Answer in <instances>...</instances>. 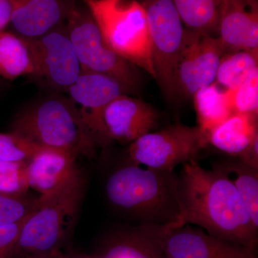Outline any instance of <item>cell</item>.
<instances>
[{
	"label": "cell",
	"instance_id": "1",
	"mask_svg": "<svg viewBox=\"0 0 258 258\" xmlns=\"http://www.w3.org/2000/svg\"><path fill=\"white\" fill-rule=\"evenodd\" d=\"M179 219L209 235L256 251L258 227L234 184L220 171L204 169L196 161L183 164L178 174Z\"/></svg>",
	"mask_w": 258,
	"mask_h": 258
},
{
	"label": "cell",
	"instance_id": "2",
	"mask_svg": "<svg viewBox=\"0 0 258 258\" xmlns=\"http://www.w3.org/2000/svg\"><path fill=\"white\" fill-rule=\"evenodd\" d=\"M178 174L142 167L126 160L105 186L111 206L139 224H176L179 219Z\"/></svg>",
	"mask_w": 258,
	"mask_h": 258
},
{
	"label": "cell",
	"instance_id": "3",
	"mask_svg": "<svg viewBox=\"0 0 258 258\" xmlns=\"http://www.w3.org/2000/svg\"><path fill=\"white\" fill-rule=\"evenodd\" d=\"M11 132L40 147L92 157L98 145L76 103L52 94L34 102L15 115Z\"/></svg>",
	"mask_w": 258,
	"mask_h": 258
},
{
	"label": "cell",
	"instance_id": "4",
	"mask_svg": "<svg viewBox=\"0 0 258 258\" xmlns=\"http://www.w3.org/2000/svg\"><path fill=\"white\" fill-rule=\"evenodd\" d=\"M86 181L78 170L39 205L22 227L13 258H32L60 251L76 222Z\"/></svg>",
	"mask_w": 258,
	"mask_h": 258
},
{
	"label": "cell",
	"instance_id": "5",
	"mask_svg": "<svg viewBox=\"0 0 258 258\" xmlns=\"http://www.w3.org/2000/svg\"><path fill=\"white\" fill-rule=\"evenodd\" d=\"M107 47L156 80L145 10L139 0H83Z\"/></svg>",
	"mask_w": 258,
	"mask_h": 258
},
{
	"label": "cell",
	"instance_id": "6",
	"mask_svg": "<svg viewBox=\"0 0 258 258\" xmlns=\"http://www.w3.org/2000/svg\"><path fill=\"white\" fill-rule=\"evenodd\" d=\"M66 23L81 71L111 76L129 94H135L140 84L138 70L106 46L96 21L85 5L77 4Z\"/></svg>",
	"mask_w": 258,
	"mask_h": 258
},
{
	"label": "cell",
	"instance_id": "7",
	"mask_svg": "<svg viewBox=\"0 0 258 258\" xmlns=\"http://www.w3.org/2000/svg\"><path fill=\"white\" fill-rule=\"evenodd\" d=\"M208 145V134L198 125L174 123L129 144L126 160L152 169L174 171L181 164L196 161Z\"/></svg>",
	"mask_w": 258,
	"mask_h": 258
},
{
	"label": "cell",
	"instance_id": "8",
	"mask_svg": "<svg viewBox=\"0 0 258 258\" xmlns=\"http://www.w3.org/2000/svg\"><path fill=\"white\" fill-rule=\"evenodd\" d=\"M149 24L156 80L169 99H175V73L186 29L172 0H141Z\"/></svg>",
	"mask_w": 258,
	"mask_h": 258
},
{
	"label": "cell",
	"instance_id": "9",
	"mask_svg": "<svg viewBox=\"0 0 258 258\" xmlns=\"http://www.w3.org/2000/svg\"><path fill=\"white\" fill-rule=\"evenodd\" d=\"M225 53L218 37L186 29L176 69V98H191L199 90L215 83L219 64Z\"/></svg>",
	"mask_w": 258,
	"mask_h": 258
},
{
	"label": "cell",
	"instance_id": "10",
	"mask_svg": "<svg viewBox=\"0 0 258 258\" xmlns=\"http://www.w3.org/2000/svg\"><path fill=\"white\" fill-rule=\"evenodd\" d=\"M35 62V78L45 79L49 87L67 93L81 71V64L62 23L45 35L27 39Z\"/></svg>",
	"mask_w": 258,
	"mask_h": 258
},
{
	"label": "cell",
	"instance_id": "11",
	"mask_svg": "<svg viewBox=\"0 0 258 258\" xmlns=\"http://www.w3.org/2000/svg\"><path fill=\"white\" fill-rule=\"evenodd\" d=\"M155 235L166 258H257L256 251L189 224L157 225Z\"/></svg>",
	"mask_w": 258,
	"mask_h": 258
},
{
	"label": "cell",
	"instance_id": "12",
	"mask_svg": "<svg viewBox=\"0 0 258 258\" xmlns=\"http://www.w3.org/2000/svg\"><path fill=\"white\" fill-rule=\"evenodd\" d=\"M67 93L75 103L81 106L79 110L83 119L98 145L107 144L102 127V112L115 98L128 95L126 89L111 76L81 71Z\"/></svg>",
	"mask_w": 258,
	"mask_h": 258
},
{
	"label": "cell",
	"instance_id": "13",
	"mask_svg": "<svg viewBox=\"0 0 258 258\" xmlns=\"http://www.w3.org/2000/svg\"><path fill=\"white\" fill-rule=\"evenodd\" d=\"M106 142L130 144L157 127L158 113L149 103L124 94L110 102L102 112Z\"/></svg>",
	"mask_w": 258,
	"mask_h": 258
},
{
	"label": "cell",
	"instance_id": "14",
	"mask_svg": "<svg viewBox=\"0 0 258 258\" xmlns=\"http://www.w3.org/2000/svg\"><path fill=\"white\" fill-rule=\"evenodd\" d=\"M218 38L226 52L258 50L257 0H219Z\"/></svg>",
	"mask_w": 258,
	"mask_h": 258
},
{
	"label": "cell",
	"instance_id": "15",
	"mask_svg": "<svg viewBox=\"0 0 258 258\" xmlns=\"http://www.w3.org/2000/svg\"><path fill=\"white\" fill-rule=\"evenodd\" d=\"M11 24L15 33L35 39L64 23L77 0H10Z\"/></svg>",
	"mask_w": 258,
	"mask_h": 258
},
{
	"label": "cell",
	"instance_id": "16",
	"mask_svg": "<svg viewBox=\"0 0 258 258\" xmlns=\"http://www.w3.org/2000/svg\"><path fill=\"white\" fill-rule=\"evenodd\" d=\"M77 157L63 151L42 148L27 162L29 189L47 196L66 184L79 169Z\"/></svg>",
	"mask_w": 258,
	"mask_h": 258
},
{
	"label": "cell",
	"instance_id": "17",
	"mask_svg": "<svg viewBox=\"0 0 258 258\" xmlns=\"http://www.w3.org/2000/svg\"><path fill=\"white\" fill-rule=\"evenodd\" d=\"M156 225L139 224L112 232L96 258H166L156 239Z\"/></svg>",
	"mask_w": 258,
	"mask_h": 258
},
{
	"label": "cell",
	"instance_id": "18",
	"mask_svg": "<svg viewBox=\"0 0 258 258\" xmlns=\"http://www.w3.org/2000/svg\"><path fill=\"white\" fill-rule=\"evenodd\" d=\"M207 134L208 144L226 156L240 159L258 137L257 117L233 113Z\"/></svg>",
	"mask_w": 258,
	"mask_h": 258
},
{
	"label": "cell",
	"instance_id": "19",
	"mask_svg": "<svg viewBox=\"0 0 258 258\" xmlns=\"http://www.w3.org/2000/svg\"><path fill=\"white\" fill-rule=\"evenodd\" d=\"M212 169L225 174L243 200L254 225L258 227V169L237 158L226 156L212 161Z\"/></svg>",
	"mask_w": 258,
	"mask_h": 258
},
{
	"label": "cell",
	"instance_id": "20",
	"mask_svg": "<svg viewBox=\"0 0 258 258\" xmlns=\"http://www.w3.org/2000/svg\"><path fill=\"white\" fill-rule=\"evenodd\" d=\"M33 56L26 39L14 32L0 31V79L14 81L35 76Z\"/></svg>",
	"mask_w": 258,
	"mask_h": 258
},
{
	"label": "cell",
	"instance_id": "21",
	"mask_svg": "<svg viewBox=\"0 0 258 258\" xmlns=\"http://www.w3.org/2000/svg\"><path fill=\"white\" fill-rule=\"evenodd\" d=\"M192 98L198 126L206 133L234 113L228 91L216 82L199 90Z\"/></svg>",
	"mask_w": 258,
	"mask_h": 258
},
{
	"label": "cell",
	"instance_id": "22",
	"mask_svg": "<svg viewBox=\"0 0 258 258\" xmlns=\"http://www.w3.org/2000/svg\"><path fill=\"white\" fill-rule=\"evenodd\" d=\"M183 24L188 30L213 36L218 34L219 0H172Z\"/></svg>",
	"mask_w": 258,
	"mask_h": 258
},
{
	"label": "cell",
	"instance_id": "23",
	"mask_svg": "<svg viewBox=\"0 0 258 258\" xmlns=\"http://www.w3.org/2000/svg\"><path fill=\"white\" fill-rule=\"evenodd\" d=\"M258 50H239L222 56L215 82L225 90L238 87L258 70Z\"/></svg>",
	"mask_w": 258,
	"mask_h": 258
},
{
	"label": "cell",
	"instance_id": "24",
	"mask_svg": "<svg viewBox=\"0 0 258 258\" xmlns=\"http://www.w3.org/2000/svg\"><path fill=\"white\" fill-rule=\"evenodd\" d=\"M38 198L26 194L13 195L0 193V225H11L22 221L36 210Z\"/></svg>",
	"mask_w": 258,
	"mask_h": 258
},
{
	"label": "cell",
	"instance_id": "25",
	"mask_svg": "<svg viewBox=\"0 0 258 258\" xmlns=\"http://www.w3.org/2000/svg\"><path fill=\"white\" fill-rule=\"evenodd\" d=\"M41 149L42 147L14 132L0 133V161L28 162Z\"/></svg>",
	"mask_w": 258,
	"mask_h": 258
},
{
	"label": "cell",
	"instance_id": "26",
	"mask_svg": "<svg viewBox=\"0 0 258 258\" xmlns=\"http://www.w3.org/2000/svg\"><path fill=\"white\" fill-rule=\"evenodd\" d=\"M227 91L234 113L257 117L258 70L238 87Z\"/></svg>",
	"mask_w": 258,
	"mask_h": 258
},
{
	"label": "cell",
	"instance_id": "27",
	"mask_svg": "<svg viewBox=\"0 0 258 258\" xmlns=\"http://www.w3.org/2000/svg\"><path fill=\"white\" fill-rule=\"evenodd\" d=\"M27 162L0 161V193L13 195L28 194Z\"/></svg>",
	"mask_w": 258,
	"mask_h": 258
},
{
	"label": "cell",
	"instance_id": "28",
	"mask_svg": "<svg viewBox=\"0 0 258 258\" xmlns=\"http://www.w3.org/2000/svg\"><path fill=\"white\" fill-rule=\"evenodd\" d=\"M30 215L18 223L0 225V258H13L22 227Z\"/></svg>",
	"mask_w": 258,
	"mask_h": 258
},
{
	"label": "cell",
	"instance_id": "29",
	"mask_svg": "<svg viewBox=\"0 0 258 258\" xmlns=\"http://www.w3.org/2000/svg\"><path fill=\"white\" fill-rule=\"evenodd\" d=\"M13 5L10 0H0V31L5 30L11 21Z\"/></svg>",
	"mask_w": 258,
	"mask_h": 258
},
{
	"label": "cell",
	"instance_id": "30",
	"mask_svg": "<svg viewBox=\"0 0 258 258\" xmlns=\"http://www.w3.org/2000/svg\"><path fill=\"white\" fill-rule=\"evenodd\" d=\"M32 258H64V256L61 252V251H57V252H52V253Z\"/></svg>",
	"mask_w": 258,
	"mask_h": 258
},
{
	"label": "cell",
	"instance_id": "31",
	"mask_svg": "<svg viewBox=\"0 0 258 258\" xmlns=\"http://www.w3.org/2000/svg\"><path fill=\"white\" fill-rule=\"evenodd\" d=\"M64 258H66V257H64ZM68 258H88V257H68Z\"/></svg>",
	"mask_w": 258,
	"mask_h": 258
}]
</instances>
